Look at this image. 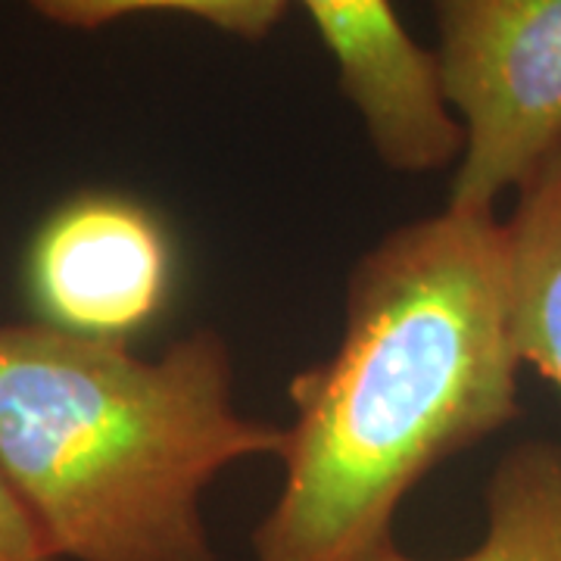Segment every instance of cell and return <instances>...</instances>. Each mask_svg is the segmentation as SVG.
<instances>
[{
  "mask_svg": "<svg viewBox=\"0 0 561 561\" xmlns=\"http://www.w3.org/2000/svg\"><path fill=\"white\" fill-rule=\"evenodd\" d=\"M508 247L496 213L393 228L346 284L341 343L290 378L284 483L256 561H368L402 500L518 419Z\"/></svg>",
  "mask_w": 561,
  "mask_h": 561,
  "instance_id": "1",
  "label": "cell"
},
{
  "mask_svg": "<svg viewBox=\"0 0 561 561\" xmlns=\"http://www.w3.org/2000/svg\"><path fill=\"white\" fill-rule=\"evenodd\" d=\"M287 431L234 409L213 328L157 359L44 321L0 324V468L62 561H216L203 493Z\"/></svg>",
  "mask_w": 561,
  "mask_h": 561,
  "instance_id": "2",
  "label": "cell"
},
{
  "mask_svg": "<svg viewBox=\"0 0 561 561\" xmlns=\"http://www.w3.org/2000/svg\"><path fill=\"white\" fill-rule=\"evenodd\" d=\"M465 150L449 209L493 213L561 144V0H431Z\"/></svg>",
  "mask_w": 561,
  "mask_h": 561,
  "instance_id": "3",
  "label": "cell"
},
{
  "mask_svg": "<svg viewBox=\"0 0 561 561\" xmlns=\"http://www.w3.org/2000/svg\"><path fill=\"white\" fill-rule=\"evenodd\" d=\"M179 250L160 213L116 191L60 203L25 260L38 321L91 341L128 343L169 309Z\"/></svg>",
  "mask_w": 561,
  "mask_h": 561,
  "instance_id": "4",
  "label": "cell"
},
{
  "mask_svg": "<svg viewBox=\"0 0 561 561\" xmlns=\"http://www.w3.org/2000/svg\"><path fill=\"white\" fill-rule=\"evenodd\" d=\"M312 20L337 66L378 160L402 172H440L461 160L465 135L440 91L437 57L409 35L393 0H290Z\"/></svg>",
  "mask_w": 561,
  "mask_h": 561,
  "instance_id": "5",
  "label": "cell"
},
{
  "mask_svg": "<svg viewBox=\"0 0 561 561\" xmlns=\"http://www.w3.org/2000/svg\"><path fill=\"white\" fill-rule=\"evenodd\" d=\"M502 228L518 356L561 390V144L518 184Z\"/></svg>",
  "mask_w": 561,
  "mask_h": 561,
  "instance_id": "6",
  "label": "cell"
},
{
  "mask_svg": "<svg viewBox=\"0 0 561 561\" xmlns=\"http://www.w3.org/2000/svg\"><path fill=\"white\" fill-rule=\"evenodd\" d=\"M368 561H421L387 546ZM449 561H561V446L530 440L508 449L486 483V534Z\"/></svg>",
  "mask_w": 561,
  "mask_h": 561,
  "instance_id": "7",
  "label": "cell"
},
{
  "mask_svg": "<svg viewBox=\"0 0 561 561\" xmlns=\"http://www.w3.org/2000/svg\"><path fill=\"white\" fill-rule=\"evenodd\" d=\"M41 20L98 32L138 13H181L241 41H262L278 28L290 0H20Z\"/></svg>",
  "mask_w": 561,
  "mask_h": 561,
  "instance_id": "8",
  "label": "cell"
},
{
  "mask_svg": "<svg viewBox=\"0 0 561 561\" xmlns=\"http://www.w3.org/2000/svg\"><path fill=\"white\" fill-rule=\"evenodd\" d=\"M0 561H62L0 468Z\"/></svg>",
  "mask_w": 561,
  "mask_h": 561,
  "instance_id": "9",
  "label": "cell"
}]
</instances>
